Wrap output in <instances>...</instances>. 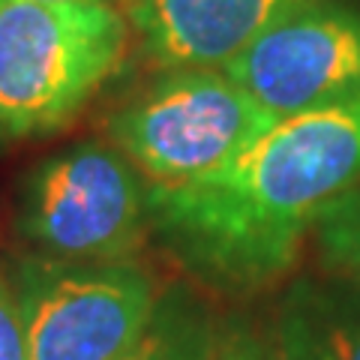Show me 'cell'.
Returning <instances> with one entry per match:
<instances>
[{
    "instance_id": "cell-1",
    "label": "cell",
    "mask_w": 360,
    "mask_h": 360,
    "mask_svg": "<svg viewBox=\"0 0 360 360\" xmlns=\"http://www.w3.org/2000/svg\"><path fill=\"white\" fill-rule=\"evenodd\" d=\"M360 177V103L276 120L217 172L150 186V238L198 285L252 297L297 267L321 210Z\"/></svg>"
},
{
    "instance_id": "cell-2",
    "label": "cell",
    "mask_w": 360,
    "mask_h": 360,
    "mask_svg": "<svg viewBox=\"0 0 360 360\" xmlns=\"http://www.w3.org/2000/svg\"><path fill=\"white\" fill-rule=\"evenodd\" d=\"M129 51V18L115 4L0 6V132L66 127Z\"/></svg>"
},
{
    "instance_id": "cell-3",
    "label": "cell",
    "mask_w": 360,
    "mask_h": 360,
    "mask_svg": "<svg viewBox=\"0 0 360 360\" xmlns=\"http://www.w3.org/2000/svg\"><path fill=\"white\" fill-rule=\"evenodd\" d=\"M219 66H168L108 120L111 144L150 186L217 172L274 127Z\"/></svg>"
},
{
    "instance_id": "cell-4",
    "label": "cell",
    "mask_w": 360,
    "mask_h": 360,
    "mask_svg": "<svg viewBox=\"0 0 360 360\" xmlns=\"http://www.w3.org/2000/svg\"><path fill=\"white\" fill-rule=\"evenodd\" d=\"M150 184L115 144L45 156L21 186L18 234L60 262H127L150 238Z\"/></svg>"
},
{
    "instance_id": "cell-5",
    "label": "cell",
    "mask_w": 360,
    "mask_h": 360,
    "mask_svg": "<svg viewBox=\"0 0 360 360\" xmlns=\"http://www.w3.org/2000/svg\"><path fill=\"white\" fill-rule=\"evenodd\" d=\"M27 360H120L139 342L162 288L127 262H60L30 252L13 264Z\"/></svg>"
},
{
    "instance_id": "cell-6",
    "label": "cell",
    "mask_w": 360,
    "mask_h": 360,
    "mask_svg": "<svg viewBox=\"0 0 360 360\" xmlns=\"http://www.w3.org/2000/svg\"><path fill=\"white\" fill-rule=\"evenodd\" d=\"M222 70L276 120L360 103V4L312 0Z\"/></svg>"
},
{
    "instance_id": "cell-7",
    "label": "cell",
    "mask_w": 360,
    "mask_h": 360,
    "mask_svg": "<svg viewBox=\"0 0 360 360\" xmlns=\"http://www.w3.org/2000/svg\"><path fill=\"white\" fill-rule=\"evenodd\" d=\"M312 0H132L144 51L168 66H222Z\"/></svg>"
},
{
    "instance_id": "cell-8",
    "label": "cell",
    "mask_w": 360,
    "mask_h": 360,
    "mask_svg": "<svg viewBox=\"0 0 360 360\" xmlns=\"http://www.w3.org/2000/svg\"><path fill=\"white\" fill-rule=\"evenodd\" d=\"M270 336L279 360H360V283L297 276L276 303Z\"/></svg>"
},
{
    "instance_id": "cell-9",
    "label": "cell",
    "mask_w": 360,
    "mask_h": 360,
    "mask_svg": "<svg viewBox=\"0 0 360 360\" xmlns=\"http://www.w3.org/2000/svg\"><path fill=\"white\" fill-rule=\"evenodd\" d=\"M219 315L189 285L162 288L148 328L120 360H217Z\"/></svg>"
},
{
    "instance_id": "cell-10",
    "label": "cell",
    "mask_w": 360,
    "mask_h": 360,
    "mask_svg": "<svg viewBox=\"0 0 360 360\" xmlns=\"http://www.w3.org/2000/svg\"><path fill=\"white\" fill-rule=\"evenodd\" d=\"M312 240L324 274L360 283V177L321 210Z\"/></svg>"
},
{
    "instance_id": "cell-11",
    "label": "cell",
    "mask_w": 360,
    "mask_h": 360,
    "mask_svg": "<svg viewBox=\"0 0 360 360\" xmlns=\"http://www.w3.org/2000/svg\"><path fill=\"white\" fill-rule=\"evenodd\" d=\"M217 360H279L270 328H258L243 315H219Z\"/></svg>"
},
{
    "instance_id": "cell-12",
    "label": "cell",
    "mask_w": 360,
    "mask_h": 360,
    "mask_svg": "<svg viewBox=\"0 0 360 360\" xmlns=\"http://www.w3.org/2000/svg\"><path fill=\"white\" fill-rule=\"evenodd\" d=\"M0 360H27L25 319L9 274L0 270Z\"/></svg>"
},
{
    "instance_id": "cell-13",
    "label": "cell",
    "mask_w": 360,
    "mask_h": 360,
    "mask_svg": "<svg viewBox=\"0 0 360 360\" xmlns=\"http://www.w3.org/2000/svg\"><path fill=\"white\" fill-rule=\"evenodd\" d=\"M6 4H111V0H0V6Z\"/></svg>"
},
{
    "instance_id": "cell-14",
    "label": "cell",
    "mask_w": 360,
    "mask_h": 360,
    "mask_svg": "<svg viewBox=\"0 0 360 360\" xmlns=\"http://www.w3.org/2000/svg\"><path fill=\"white\" fill-rule=\"evenodd\" d=\"M123 4H132V0H123Z\"/></svg>"
}]
</instances>
